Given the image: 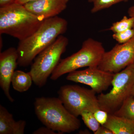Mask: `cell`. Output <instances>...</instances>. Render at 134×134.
<instances>
[{
    "label": "cell",
    "mask_w": 134,
    "mask_h": 134,
    "mask_svg": "<svg viewBox=\"0 0 134 134\" xmlns=\"http://www.w3.org/2000/svg\"><path fill=\"white\" fill-rule=\"evenodd\" d=\"M93 114L99 123L103 126L107 122L109 114L104 110L99 109L93 113Z\"/></svg>",
    "instance_id": "ffe728a7"
},
{
    "label": "cell",
    "mask_w": 134,
    "mask_h": 134,
    "mask_svg": "<svg viewBox=\"0 0 134 134\" xmlns=\"http://www.w3.org/2000/svg\"><path fill=\"white\" fill-rule=\"evenodd\" d=\"M133 29H134V25L133 27Z\"/></svg>",
    "instance_id": "4316f807"
},
{
    "label": "cell",
    "mask_w": 134,
    "mask_h": 134,
    "mask_svg": "<svg viewBox=\"0 0 134 134\" xmlns=\"http://www.w3.org/2000/svg\"><path fill=\"white\" fill-rule=\"evenodd\" d=\"M134 25V18L132 17L123 16L120 21L114 23L109 30L114 33L121 32L132 29Z\"/></svg>",
    "instance_id": "2e32d148"
},
{
    "label": "cell",
    "mask_w": 134,
    "mask_h": 134,
    "mask_svg": "<svg viewBox=\"0 0 134 134\" xmlns=\"http://www.w3.org/2000/svg\"><path fill=\"white\" fill-rule=\"evenodd\" d=\"M51 129L48 127L45 126L41 127L36 130L32 133L34 134H59V133Z\"/></svg>",
    "instance_id": "44dd1931"
},
{
    "label": "cell",
    "mask_w": 134,
    "mask_h": 134,
    "mask_svg": "<svg viewBox=\"0 0 134 134\" xmlns=\"http://www.w3.org/2000/svg\"></svg>",
    "instance_id": "83f0119b"
},
{
    "label": "cell",
    "mask_w": 134,
    "mask_h": 134,
    "mask_svg": "<svg viewBox=\"0 0 134 134\" xmlns=\"http://www.w3.org/2000/svg\"><path fill=\"white\" fill-rule=\"evenodd\" d=\"M129 0H88L89 3L92 4L91 9L92 13H96L113 5L121 2H126Z\"/></svg>",
    "instance_id": "e0dca14e"
},
{
    "label": "cell",
    "mask_w": 134,
    "mask_h": 134,
    "mask_svg": "<svg viewBox=\"0 0 134 134\" xmlns=\"http://www.w3.org/2000/svg\"><path fill=\"white\" fill-rule=\"evenodd\" d=\"M128 14L130 17L134 18V5L129 8L128 10Z\"/></svg>",
    "instance_id": "d4e9b609"
},
{
    "label": "cell",
    "mask_w": 134,
    "mask_h": 134,
    "mask_svg": "<svg viewBox=\"0 0 134 134\" xmlns=\"http://www.w3.org/2000/svg\"><path fill=\"white\" fill-rule=\"evenodd\" d=\"M134 63V37L123 44H116L105 52L98 68L115 74Z\"/></svg>",
    "instance_id": "ba28073f"
},
{
    "label": "cell",
    "mask_w": 134,
    "mask_h": 134,
    "mask_svg": "<svg viewBox=\"0 0 134 134\" xmlns=\"http://www.w3.org/2000/svg\"><path fill=\"white\" fill-rule=\"evenodd\" d=\"M134 83V64L114 74L112 81V88L108 93H100L97 97L99 107L112 114L120 107L130 95Z\"/></svg>",
    "instance_id": "8992f818"
},
{
    "label": "cell",
    "mask_w": 134,
    "mask_h": 134,
    "mask_svg": "<svg viewBox=\"0 0 134 134\" xmlns=\"http://www.w3.org/2000/svg\"><path fill=\"white\" fill-rule=\"evenodd\" d=\"M105 52L101 42L88 38L83 41L79 51L60 60L50 79L55 81L63 75L84 67H98Z\"/></svg>",
    "instance_id": "277c9868"
},
{
    "label": "cell",
    "mask_w": 134,
    "mask_h": 134,
    "mask_svg": "<svg viewBox=\"0 0 134 134\" xmlns=\"http://www.w3.org/2000/svg\"><path fill=\"white\" fill-rule=\"evenodd\" d=\"M103 126L114 134H134V121L113 114H109L107 122Z\"/></svg>",
    "instance_id": "4fadbf2b"
},
{
    "label": "cell",
    "mask_w": 134,
    "mask_h": 134,
    "mask_svg": "<svg viewBox=\"0 0 134 134\" xmlns=\"http://www.w3.org/2000/svg\"><path fill=\"white\" fill-rule=\"evenodd\" d=\"M68 43L67 37L61 35L36 56L29 72L36 86L41 88L45 85L60 61Z\"/></svg>",
    "instance_id": "5b68a950"
},
{
    "label": "cell",
    "mask_w": 134,
    "mask_h": 134,
    "mask_svg": "<svg viewBox=\"0 0 134 134\" xmlns=\"http://www.w3.org/2000/svg\"><path fill=\"white\" fill-rule=\"evenodd\" d=\"M94 134H114L112 131L106 127L100 126L98 129Z\"/></svg>",
    "instance_id": "7402d4cb"
},
{
    "label": "cell",
    "mask_w": 134,
    "mask_h": 134,
    "mask_svg": "<svg viewBox=\"0 0 134 134\" xmlns=\"http://www.w3.org/2000/svg\"><path fill=\"white\" fill-rule=\"evenodd\" d=\"M19 55L17 49L10 47L0 53V86L9 101L13 103L14 99L10 93L11 79L18 65Z\"/></svg>",
    "instance_id": "30bf717a"
},
{
    "label": "cell",
    "mask_w": 134,
    "mask_h": 134,
    "mask_svg": "<svg viewBox=\"0 0 134 134\" xmlns=\"http://www.w3.org/2000/svg\"><path fill=\"white\" fill-rule=\"evenodd\" d=\"M34 107L43 125L60 134L75 132L81 127L80 120L68 111L59 98H36Z\"/></svg>",
    "instance_id": "7a4b0ae2"
},
{
    "label": "cell",
    "mask_w": 134,
    "mask_h": 134,
    "mask_svg": "<svg viewBox=\"0 0 134 134\" xmlns=\"http://www.w3.org/2000/svg\"><path fill=\"white\" fill-rule=\"evenodd\" d=\"M114 75L98 67H88L83 70H77L69 73L66 79L88 85L96 93H100L111 85Z\"/></svg>",
    "instance_id": "9c48e42d"
},
{
    "label": "cell",
    "mask_w": 134,
    "mask_h": 134,
    "mask_svg": "<svg viewBox=\"0 0 134 134\" xmlns=\"http://www.w3.org/2000/svg\"><path fill=\"white\" fill-rule=\"evenodd\" d=\"M134 37L133 28L121 32L114 33L113 35V38L118 42L119 44H123L127 43Z\"/></svg>",
    "instance_id": "d6986e66"
},
{
    "label": "cell",
    "mask_w": 134,
    "mask_h": 134,
    "mask_svg": "<svg viewBox=\"0 0 134 134\" xmlns=\"http://www.w3.org/2000/svg\"><path fill=\"white\" fill-rule=\"evenodd\" d=\"M69 0H39L28 3L26 9L42 20L58 16L66 8Z\"/></svg>",
    "instance_id": "8fae6325"
},
{
    "label": "cell",
    "mask_w": 134,
    "mask_h": 134,
    "mask_svg": "<svg viewBox=\"0 0 134 134\" xmlns=\"http://www.w3.org/2000/svg\"><path fill=\"white\" fill-rule=\"evenodd\" d=\"M113 114L134 121V97L129 96Z\"/></svg>",
    "instance_id": "9a60e30c"
},
{
    "label": "cell",
    "mask_w": 134,
    "mask_h": 134,
    "mask_svg": "<svg viewBox=\"0 0 134 134\" xmlns=\"http://www.w3.org/2000/svg\"><path fill=\"white\" fill-rule=\"evenodd\" d=\"M130 95L134 97V83L133 84V87H132V91H131V93H130Z\"/></svg>",
    "instance_id": "484cf974"
},
{
    "label": "cell",
    "mask_w": 134,
    "mask_h": 134,
    "mask_svg": "<svg viewBox=\"0 0 134 134\" xmlns=\"http://www.w3.org/2000/svg\"><path fill=\"white\" fill-rule=\"evenodd\" d=\"M81 116L85 124L94 133L101 126L95 118L93 113L91 111H84L82 113Z\"/></svg>",
    "instance_id": "ac0fdd59"
},
{
    "label": "cell",
    "mask_w": 134,
    "mask_h": 134,
    "mask_svg": "<svg viewBox=\"0 0 134 134\" xmlns=\"http://www.w3.org/2000/svg\"><path fill=\"white\" fill-rule=\"evenodd\" d=\"M32 80L29 72L26 73L20 70H15L11 79L13 89L20 92L28 91L31 87Z\"/></svg>",
    "instance_id": "5bb4252c"
},
{
    "label": "cell",
    "mask_w": 134,
    "mask_h": 134,
    "mask_svg": "<svg viewBox=\"0 0 134 134\" xmlns=\"http://www.w3.org/2000/svg\"><path fill=\"white\" fill-rule=\"evenodd\" d=\"M68 26L66 20L58 16L44 20L34 33L19 41L18 65L26 67L31 65L40 53L66 31Z\"/></svg>",
    "instance_id": "6da1fadb"
},
{
    "label": "cell",
    "mask_w": 134,
    "mask_h": 134,
    "mask_svg": "<svg viewBox=\"0 0 134 134\" xmlns=\"http://www.w3.org/2000/svg\"><path fill=\"white\" fill-rule=\"evenodd\" d=\"M16 1V0H0V7L13 3Z\"/></svg>",
    "instance_id": "603a6c76"
},
{
    "label": "cell",
    "mask_w": 134,
    "mask_h": 134,
    "mask_svg": "<svg viewBox=\"0 0 134 134\" xmlns=\"http://www.w3.org/2000/svg\"><path fill=\"white\" fill-rule=\"evenodd\" d=\"M60 99L70 113L76 117L84 111L94 113L100 109L96 92L76 85H67L58 91Z\"/></svg>",
    "instance_id": "52a82bcc"
},
{
    "label": "cell",
    "mask_w": 134,
    "mask_h": 134,
    "mask_svg": "<svg viewBox=\"0 0 134 134\" xmlns=\"http://www.w3.org/2000/svg\"><path fill=\"white\" fill-rule=\"evenodd\" d=\"M37 1H39V0H16L14 2L18 3V4L24 5L25 4L28 3Z\"/></svg>",
    "instance_id": "cb8c5ba5"
},
{
    "label": "cell",
    "mask_w": 134,
    "mask_h": 134,
    "mask_svg": "<svg viewBox=\"0 0 134 134\" xmlns=\"http://www.w3.org/2000/svg\"><path fill=\"white\" fill-rule=\"evenodd\" d=\"M43 21L24 5L14 2L0 7V34L9 35L19 41L34 33Z\"/></svg>",
    "instance_id": "3957f363"
},
{
    "label": "cell",
    "mask_w": 134,
    "mask_h": 134,
    "mask_svg": "<svg viewBox=\"0 0 134 134\" xmlns=\"http://www.w3.org/2000/svg\"><path fill=\"white\" fill-rule=\"evenodd\" d=\"M26 122L15 121L13 115L2 105H0V134H23Z\"/></svg>",
    "instance_id": "7c38bea8"
}]
</instances>
